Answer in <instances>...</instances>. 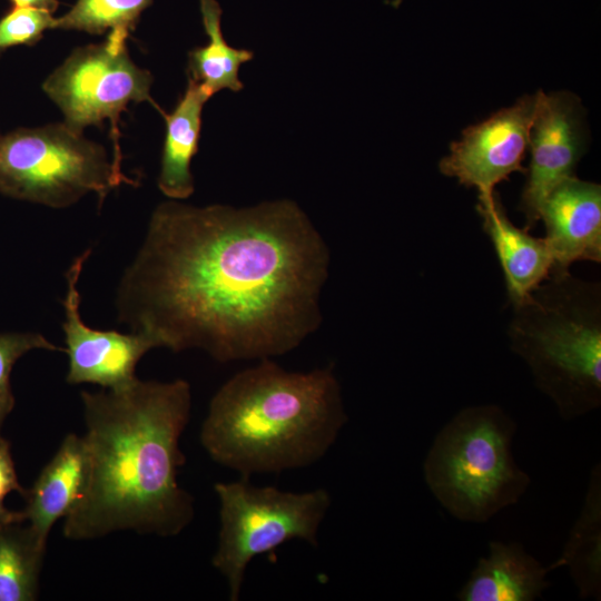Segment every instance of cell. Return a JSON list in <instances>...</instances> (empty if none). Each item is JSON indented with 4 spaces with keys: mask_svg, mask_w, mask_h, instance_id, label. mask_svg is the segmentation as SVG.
I'll return each mask as SVG.
<instances>
[{
    "mask_svg": "<svg viewBox=\"0 0 601 601\" xmlns=\"http://www.w3.org/2000/svg\"><path fill=\"white\" fill-rule=\"evenodd\" d=\"M152 0H77L72 8L56 18L55 29L78 30L91 35L132 31L141 12Z\"/></svg>",
    "mask_w": 601,
    "mask_h": 601,
    "instance_id": "20",
    "label": "cell"
},
{
    "mask_svg": "<svg viewBox=\"0 0 601 601\" xmlns=\"http://www.w3.org/2000/svg\"><path fill=\"white\" fill-rule=\"evenodd\" d=\"M33 349L65 351L39 333L10 332L0 334V428L14 407L10 374L16 362Z\"/></svg>",
    "mask_w": 601,
    "mask_h": 601,
    "instance_id": "21",
    "label": "cell"
},
{
    "mask_svg": "<svg viewBox=\"0 0 601 601\" xmlns=\"http://www.w3.org/2000/svg\"><path fill=\"white\" fill-rule=\"evenodd\" d=\"M209 97L188 78L186 91L170 114L159 112L166 121V135L158 187L174 200L188 198L195 189L190 165L198 150L203 107Z\"/></svg>",
    "mask_w": 601,
    "mask_h": 601,
    "instance_id": "16",
    "label": "cell"
},
{
    "mask_svg": "<svg viewBox=\"0 0 601 601\" xmlns=\"http://www.w3.org/2000/svg\"><path fill=\"white\" fill-rule=\"evenodd\" d=\"M219 530L211 565L223 575L228 599L240 598L254 558L292 540L318 544V531L332 503L326 489L303 492L254 485L249 477L217 482Z\"/></svg>",
    "mask_w": 601,
    "mask_h": 601,
    "instance_id": "6",
    "label": "cell"
},
{
    "mask_svg": "<svg viewBox=\"0 0 601 601\" xmlns=\"http://www.w3.org/2000/svg\"><path fill=\"white\" fill-rule=\"evenodd\" d=\"M511 349L535 386L572 421L601 405V285L553 267L523 300L511 305Z\"/></svg>",
    "mask_w": 601,
    "mask_h": 601,
    "instance_id": "4",
    "label": "cell"
},
{
    "mask_svg": "<svg viewBox=\"0 0 601 601\" xmlns=\"http://www.w3.org/2000/svg\"><path fill=\"white\" fill-rule=\"evenodd\" d=\"M534 109L535 93L523 95L513 106L467 127L440 160V171L476 188L479 194L494 191L512 173H525L522 162L529 150Z\"/></svg>",
    "mask_w": 601,
    "mask_h": 601,
    "instance_id": "10",
    "label": "cell"
},
{
    "mask_svg": "<svg viewBox=\"0 0 601 601\" xmlns=\"http://www.w3.org/2000/svg\"><path fill=\"white\" fill-rule=\"evenodd\" d=\"M131 179L116 171L105 148L66 122L19 128L0 135V193L63 208L95 191L102 204L110 189Z\"/></svg>",
    "mask_w": 601,
    "mask_h": 601,
    "instance_id": "7",
    "label": "cell"
},
{
    "mask_svg": "<svg viewBox=\"0 0 601 601\" xmlns=\"http://www.w3.org/2000/svg\"><path fill=\"white\" fill-rule=\"evenodd\" d=\"M88 451L83 435L69 433L23 495L21 512L38 541L47 545L55 523L67 516L81 497L88 479Z\"/></svg>",
    "mask_w": 601,
    "mask_h": 601,
    "instance_id": "14",
    "label": "cell"
},
{
    "mask_svg": "<svg viewBox=\"0 0 601 601\" xmlns=\"http://www.w3.org/2000/svg\"><path fill=\"white\" fill-rule=\"evenodd\" d=\"M540 220L554 267L601 262V186L568 177L555 185L540 207Z\"/></svg>",
    "mask_w": 601,
    "mask_h": 601,
    "instance_id": "12",
    "label": "cell"
},
{
    "mask_svg": "<svg viewBox=\"0 0 601 601\" xmlns=\"http://www.w3.org/2000/svg\"><path fill=\"white\" fill-rule=\"evenodd\" d=\"M347 421L332 366L290 372L264 358L214 394L199 442L216 464L250 479L317 463Z\"/></svg>",
    "mask_w": 601,
    "mask_h": 601,
    "instance_id": "3",
    "label": "cell"
},
{
    "mask_svg": "<svg viewBox=\"0 0 601 601\" xmlns=\"http://www.w3.org/2000/svg\"><path fill=\"white\" fill-rule=\"evenodd\" d=\"M26 491L18 480L10 443L0 435V528L12 523H23L21 512L9 510L4 500L11 492H18L23 496Z\"/></svg>",
    "mask_w": 601,
    "mask_h": 601,
    "instance_id": "23",
    "label": "cell"
},
{
    "mask_svg": "<svg viewBox=\"0 0 601 601\" xmlns=\"http://www.w3.org/2000/svg\"><path fill=\"white\" fill-rule=\"evenodd\" d=\"M129 33L109 31L106 40L75 49L43 82L42 89L60 108L65 122L81 131L110 124L112 166L121 171L119 118L130 102H151V73L134 63L126 41Z\"/></svg>",
    "mask_w": 601,
    "mask_h": 601,
    "instance_id": "8",
    "label": "cell"
},
{
    "mask_svg": "<svg viewBox=\"0 0 601 601\" xmlns=\"http://www.w3.org/2000/svg\"><path fill=\"white\" fill-rule=\"evenodd\" d=\"M81 402L88 479L63 518V536L181 533L195 516L194 497L178 483L186 462L179 442L190 418L189 383L137 378L120 390L83 391Z\"/></svg>",
    "mask_w": 601,
    "mask_h": 601,
    "instance_id": "2",
    "label": "cell"
},
{
    "mask_svg": "<svg viewBox=\"0 0 601 601\" xmlns=\"http://www.w3.org/2000/svg\"><path fill=\"white\" fill-rule=\"evenodd\" d=\"M544 566L519 542L491 541L457 592L461 601H534L549 588Z\"/></svg>",
    "mask_w": 601,
    "mask_h": 601,
    "instance_id": "15",
    "label": "cell"
},
{
    "mask_svg": "<svg viewBox=\"0 0 601 601\" xmlns=\"http://www.w3.org/2000/svg\"><path fill=\"white\" fill-rule=\"evenodd\" d=\"M476 210L503 270L510 305L523 300L549 277L554 260L544 238L531 236L508 217L499 195L479 194Z\"/></svg>",
    "mask_w": 601,
    "mask_h": 601,
    "instance_id": "13",
    "label": "cell"
},
{
    "mask_svg": "<svg viewBox=\"0 0 601 601\" xmlns=\"http://www.w3.org/2000/svg\"><path fill=\"white\" fill-rule=\"evenodd\" d=\"M12 7H32L53 13L59 7V0H10Z\"/></svg>",
    "mask_w": 601,
    "mask_h": 601,
    "instance_id": "24",
    "label": "cell"
},
{
    "mask_svg": "<svg viewBox=\"0 0 601 601\" xmlns=\"http://www.w3.org/2000/svg\"><path fill=\"white\" fill-rule=\"evenodd\" d=\"M52 13L32 7H11L0 19V57L9 48L20 45L33 46L43 32L55 29Z\"/></svg>",
    "mask_w": 601,
    "mask_h": 601,
    "instance_id": "22",
    "label": "cell"
},
{
    "mask_svg": "<svg viewBox=\"0 0 601 601\" xmlns=\"http://www.w3.org/2000/svg\"><path fill=\"white\" fill-rule=\"evenodd\" d=\"M329 252L292 200L156 207L120 280L118 321L226 363L284 355L319 326Z\"/></svg>",
    "mask_w": 601,
    "mask_h": 601,
    "instance_id": "1",
    "label": "cell"
},
{
    "mask_svg": "<svg viewBox=\"0 0 601 601\" xmlns=\"http://www.w3.org/2000/svg\"><path fill=\"white\" fill-rule=\"evenodd\" d=\"M22 524L0 528V601H33L39 594L47 545Z\"/></svg>",
    "mask_w": 601,
    "mask_h": 601,
    "instance_id": "19",
    "label": "cell"
},
{
    "mask_svg": "<svg viewBox=\"0 0 601 601\" xmlns=\"http://www.w3.org/2000/svg\"><path fill=\"white\" fill-rule=\"evenodd\" d=\"M583 114L579 98L571 92L535 93V109L530 130L531 154L519 210L524 229L540 220V207L548 193L574 169L585 147Z\"/></svg>",
    "mask_w": 601,
    "mask_h": 601,
    "instance_id": "11",
    "label": "cell"
},
{
    "mask_svg": "<svg viewBox=\"0 0 601 601\" xmlns=\"http://www.w3.org/2000/svg\"><path fill=\"white\" fill-rule=\"evenodd\" d=\"M515 432V421L495 404L464 407L437 432L423 474L453 518L483 523L524 495L531 479L514 459Z\"/></svg>",
    "mask_w": 601,
    "mask_h": 601,
    "instance_id": "5",
    "label": "cell"
},
{
    "mask_svg": "<svg viewBox=\"0 0 601 601\" xmlns=\"http://www.w3.org/2000/svg\"><path fill=\"white\" fill-rule=\"evenodd\" d=\"M89 255L90 249L76 257L66 273L68 286L62 300L65 351L69 359L66 381L76 385L89 383L104 390H120L138 378V362L150 349L160 347V343L146 331L124 334L96 329L83 323L79 312L78 282Z\"/></svg>",
    "mask_w": 601,
    "mask_h": 601,
    "instance_id": "9",
    "label": "cell"
},
{
    "mask_svg": "<svg viewBox=\"0 0 601 601\" xmlns=\"http://www.w3.org/2000/svg\"><path fill=\"white\" fill-rule=\"evenodd\" d=\"M200 13L208 43L196 47L188 53V78L194 80L210 98L223 89L239 91L244 83L239 68L253 59L247 49L234 48L223 36L221 8L216 0H199Z\"/></svg>",
    "mask_w": 601,
    "mask_h": 601,
    "instance_id": "18",
    "label": "cell"
},
{
    "mask_svg": "<svg viewBox=\"0 0 601 601\" xmlns=\"http://www.w3.org/2000/svg\"><path fill=\"white\" fill-rule=\"evenodd\" d=\"M551 571L566 568L581 599H601V465L591 470L584 501Z\"/></svg>",
    "mask_w": 601,
    "mask_h": 601,
    "instance_id": "17",
    "label": "cell"
}]
</instances>
